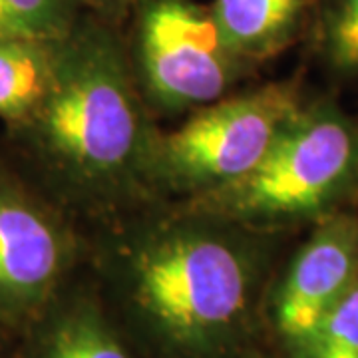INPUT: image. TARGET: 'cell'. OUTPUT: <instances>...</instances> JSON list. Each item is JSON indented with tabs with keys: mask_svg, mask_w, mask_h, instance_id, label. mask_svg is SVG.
I'll return each mask as SVG.
<instances>
[{
	"mask_svg": "<svg viewBox=\"0 0 358 358\" xmlns=\"http://www.w3.org/2000/svg\"><path fill=\"white\" fill-rule=\"evenodd\" d=\"M358 277V217L333 211L294 253L273 296V324L289 350L305 341Z\"/></svg>",
	"mask_w": 358,
	"mask_h": 358,
	"instance_id": "cell-7",
	"label": "cell"
},
{
	"mask_svg": "<svg viewBox=\"0 0 358 358\" xmlns=\"http://www.w3.org/2000/svg\"><path fill=\"white\" fill-rule=\"evenodd\" d=\"M358 185V126L333 103H313L282 129L263 162L185 209L267 233L324 217Z\"/></svg>",
	"mask_w": 358,
	"mask_h": 358,
	"instance_id": "cell-3",
	"label": "cell"
},
{
	"mask_svg": "<svg viewBox=\"0 0 358 358\" xmlns=\"http://www.w3.org/2000/svg\"><path fill=\"white\" fill-rule=\"evenodd\" d=\"M13 159L74 217L154 189V128L124 42L84 14L58 42L54 78L38 106L6 126Z\"/></svg>",
	"mask_w": 358,
	"mask_h": 358,
	"instance_id": "cell-1",
	"label": "cell"
},
{
	"mask_svg": "<svg viewBox=\"0 0 358 358\" xmlns=\"http://www.w3.org/2000/svg\"><path fill=\"white\" fill-rule=\"evenodd\" d=\"M20 358H131L100 301L70 282L18 333Z\"/></svg>",
	"mask_w": 358,
	"mask_h": 358,
	"instance_id": "cell-8",
	"label": "cell"
},
{
	"mask_svg": "<svg viewBox=\"0 0 358 358\" xmlns=\"http://www.w3.org/2000/svg\"><path fill=\"white\" fill-rule=\"evenodd\" d=\"M301 108L299 92L287 82H271L199 108L181 128L159 136L154 189L192 199L239 181L263 162Z\"/></svg>",
	"mask_w": 358,
	"mask_h": 358,
	"instance_id": "cell-4",
	"label": "cell"
},
{
	"mask_svg": "<svg viewBox=\"0 0 358 358\" xmlns=\"http://www.w3.org/2000/svg\"><path fill=\"white\" fill-rule=\"evenodd\" d=\"M315 0H215L211 10L223 38L247 66L289 48Z\"/></svg>",
	"mask_w": 358,
	"mask_h": 358,
	"instance_id": "cell-9",
	"label": "cell"
},
{
	"mask_svg": "<svg viewBox=\"0 0 358 358\" xmlns=\"http://www.w3.org/2000/svg\"><path fill=\"white\" fill-rule=\"evenodd\" d=\"M291 352L294 358H358V277Z\"/></svg>",
	"mask_w": 358,
	"mask_h": 358,
	"instance_id": "cell-12",
	"label": "cell"
},
{
	"mask_svg": "<svg viewBox=\"0 0 358 358\" xmlns=\"http://www.w3.org/2000/svg\"><path fill=\"white\" fill-rule=\"evenodd\" d=\"M263 233L189 209L136 225L112 271L129 320L162 358H235L255 329Z\"/></svg>",
	"mask_w": 358,
	"mask_h": 358,
	"instance_id": "cell-2",
	"label": "cell"
},
{
	"mask_svg": "<svg viewBox=\"0 0 358 358\" xmlns=\"http://www.w3.org/2000/svg\"><path fill=\"white\" fill-rule=\"evenodd\" d=\"M320 44L336 70L358 72V0H327L320 18Z\"/></svg>",
	"mask_w": 358,
	"mask_h": 358,
	"instance_id": "cell-13",
	"label": "cell"
},
{
	"mask_svg": "<svg viewBox=\"0 0 358 358\" xmlns=\"http://www.w3.org/2000/svg\"><path fill=\"white\" fill-rule=\"evenodd\" d=\"M72 219L0 155V327L22 333L70 282L80 257Z\"/></svg>",
	"mask_w": 358,
	"mask_h": 358,
	"instance_id": "cell-6",
	"label": "cell"
},
{
	"mask_svg": "<svg viewBox=\"0 0 358 358\" xmlns=\"http://www.w3.org/2000/svg\"><path fill=\"white\" fill-rule=\"evenodd\" d=\"M58 42L0 38V120L6 126L24 120L48 92Z\"/></svg>",
	"mask_w": 358,
	"mask_h": 358,
	"instance_id": "cell-10",
	"label": "cell"
},
{
	"mask_svg": "<svg viewBox=\"0 0 358 358\" xmlns=\"http://www.w3.org/2000/svg\"><path fill=\"white\" fill-rule=\"evenodd\" d=\"M0 358H20L18 334L0 327Z\"/></svg>",
	"mask_w": 358,
	"mask_h": 358,
	"instance_id": "cell-14",
	"label": "cell"
},
{
	"mask_svg": "<svg viewBox=\"0 0 358 358\" xmlns=\"http://www.w3.org/2000/svg\"><path fill=\"white\" fill-rule=\"evenodd\" d=\"M131 66L143 100L166 114L199 110L225 98L249 68L225 42L211 6L195 0L141 2Z\"/></svg>",
	"mask_w": 358,
	"mask_h": 358,
	"instance_id": "cell-5",
	"label": "cell"
},
{
	"mask_svg": "<svg viewBox=\"0 0 358 358\" xmlns=\"http://www.w3.org/2000/svg\"><path fill=\"white\" fill-rule=\"evenodd\" d=\"M86 6V0H0V38L64 40Z\"/></svg>",
	"mask_w": 358,
	"mask_h": 358,
	"instance_id": "cell-11",
	"label": "cell"
},
{
	"mask_svg": "<svg viewBox=\"0 0 358 358\" xmlns=\"http://www.w3.org/2000/svg\"><path fill=\"white\" fill-rule=\"evenodd\" d=\"M86 2H88V6H94L103 13H117V10H126V8H138L145 0H86Z\"/></svg>",
	"mask_w": 358,
	"mask_h": 358,
	"instance_id": "cell-15",
	"label": "cell"
}]
</instances>
